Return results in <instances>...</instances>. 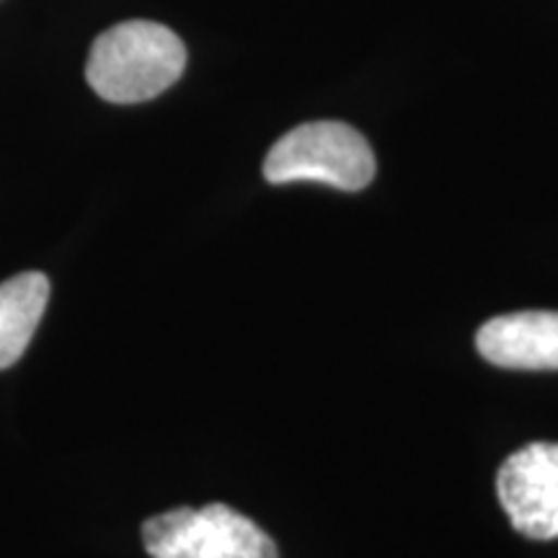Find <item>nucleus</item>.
Returning <instances> with one entry per match:
<instances>
[{"instance_id":"f257e3e1","label":"nucleus","mask_w":558,"mask_h":558,"mask_svg":"<svg viewBox=\"0 0 558 558\" xmlns=\"http://www.w3.org/2000/svg\"><path fill=\"white\" fill-rule=\"evenodd\" d=\"M186 47L169 26L156 21H122L90 47L86 78L111 104L156 99L181 78Z\"/></svg>"},{"instance_id":"f03ea898","label":"nucleus","mask_w":558,"mask_h":558,"mask_svg":"<svg viewBox=\"0 0 558 558\" xmlns=\"http://www.w3.org/2000/svg\"><path fill=\"white\" fill-rule=\"evenodd\" d=\"M375 177L373 148L344 122H308L271 145L264 160L269 184L320 181L344 192H360Z\"/></svg>"},{"instance_id":"7ed1b4c3","label":"nucleus","mask_w":558,"mask_h":558,"mask_svg":"<svg viewBox=\"0 0 558 558\" xmlns=\"http://www.w3.org/2000/svg\"><path fill=\"white\" fill-rule=\"evenodd\" d=\"M153 558H277V546L254 520L226 505L179 507L143 525Z\"/></svg>"},{"instance_id":"20e7f679","label":"nucleus","mask_w":558,"mask_h":558,"mask_svg":"<svg viewBox=\"0 0 558 558\" xmlns=\"http://www.w3.org/2000/svg\"><path fill=\"white\" fill-rule=\"evenodd\" d=\"M497 494L512 527L530 541L558 538V442H530L501 463Z\"/></svg>"},{"instance_id":"39448f33","label":"nucleus","mask_w":558,"mask_h":558,"mask_svg":"<svg viewBox=\"0 0 558 558\" xmlns=\"http://www.w3.org/2000/svg\"><path fill=\"white\" fill-rule=\"evenodd\" d=\"M476 347L497 367L558 369V313L522 311L486 320Z\"/></svg>"},{"instance_id":"423d86ee","label":"nucleus","mask_w":558,"mask_h":558,"mask_svg":"<svg viewBox=\"0 0 558 558\" xmlns=\"http://www.w3.org/2000/svg\"><path fill=\"white\" fill-rule=\"evenodd\" d=\"M47 300L50 279L41 271H21L0 282V369L11 367L26 352Z\"/></svg>"}]
</instances>
